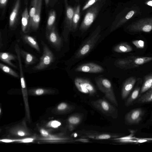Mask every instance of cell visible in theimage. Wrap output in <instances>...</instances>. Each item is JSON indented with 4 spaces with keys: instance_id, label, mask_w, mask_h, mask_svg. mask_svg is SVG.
<instances>
[{
    "instance_id": "obj_36",
    "label": "cell",
    "mask_w": 152,
    "mask_h": 152,
    "mask_svg": "<svg viewBox=\"0 0 152 152\" xmlns=\"http://www.w3.org/2000/svg\"><path fill=\"white\" fill-rule=\"evenodd\" d=\"M47 90L42 88H38L34 90V93L37 95H40L43 94Z\"/></svg>"
},
{
    "instance_id": "obj_39",
    "label": "cell",
    "mask_w": 152,
    "mask_h": 152,
    "mask_svg": "<svg viewBox=\"0 0 152 152\" xmlns=\"http://www.w3.org/2000/svg\"><path fill=\"white\" fill-rule=\"evenodd\" d=\"M134 13V11H131L128 13L125 16V18L126 19H129L133 15Z\"/></svg>"
},
{
    "instance_id": "obj_14",
    "label": "cell",
    "mask_w": 152,
    "mask_h": 152,
    "mask_svg": "<svg viewBox=\"0 0 152 152\" xmlns=\"http://www.w3.org/2000/svg\"><path fill=\"white\" fill-rule=\"evenodd\" d=\"M136 78L134 77L128 78L123 84L121 91V96L123 99H125L132 90L136 82Z\"/></svg>"
},
{
    "instance_id": "obj_24",
    "label": "cell",
    "mask_w": 152,
    "mask_h": 152,
    "mask_svg": "<svg viewBox=\"0 0 152 152\" xmlns=\"http://www.w3.org/2000/svg\"><path fill=\"white\" fill-rule=\"evenodd\" d=\"M135 103H143L152 102V87L142 95Z\"/></svg>"
},
{
    "instance_id": "obj_2",
    "label": "cell",
    "mask_w": 152,
    "mask_h": 152,
    "mask_svg": "<svg viewBox=\"0 0 152 152\" xmlns=\"http://www.w3.org/2000/svg\"><path fill=\"white\" fill-rule=\"evenodd\" d=\"M152 61V57L130 56L116 60L114 64L121 69H130L138 67L140 66Z\"/></svg>"
},
{
    "instance_id": "obj_32",
    "label": "cell",
    "mask_w": 152,
    "mask_h": 152,
    "mask_svg": "<svg viewBox=\"0 0 152 152\" xmlns=\"http://www.w3.org/2000/svg\"><path fill=\"white\" fill-rule=\"evenodd\" d=\"M8 0H0V8L1 14L3 16L5 13L6 9L7 4Z\"/></svg>"
},
{
    "instance_id": "obj_28",
    "label": "cell",
    "mask_w": 152,
    "mask_h": 152,
    "mask_svg": "<svg viewBox=\"0 0 152 152\" xmlns=\"http://www.w3.org/2000/svg\"><path fill=\"white\" fill-rule=\"evenodd\" d=\"M57 109L64 113H70L74 110L75 107L72 105L63 102L60 103L57 107Z\"/></svg>"
},
{
    "instance_id": "obj_41",
    "label": "cell",
    "mask_w": 152,
    "mask_h": 152,
    "mask_svg": "<svg viewBox=\"0 0 152 152\" xmlns=\"http://www.w3.org/2000/svg\"><path fill=\"white\" fill-rule=\"evenodd\" d=\"M18 134L20 136H23L25 135V132L22 131H19L17 132Z\"/></svg>"
},
{
    "instance_id": "obj_7",
    "label": "cell",
    "mask_w": 152,
    "mask_h": 152,
    "mask_svg": "<svg viewBox=\"0 0 152 152\" xmlns=\"http://www.w3.org/2000/svg\"><path fill=\"white\" fill-rule=\"evenodd\" d=\"M65 6V17L62 32L64 39L65 41L68 40L69 33L72 32V18L74 12V8L69 5L68 0H64Z\"/></svg>"
},
{
    "instance_id": "obj_30",
    "label": "cell",
    "mask_w": 152,
    "mask_h": 152,
    "mask_svg": "<svg viewBox=\"0 0 152 152\" xmlns=\"http://www.w3.org/2000/svg\"><path fill=\"white\" fill-rule=\"evenodd\" d=\"M0 68L4 72L14 77L18 78V74L15 71L9 66L1 63H0Z\"/></svg>"
},
{
    "instance_id": "obj_18",
    "label": "cell",
    "mask_w": 152,
    "mask_h": 152,
    "mask_svg": "<svg viewBox=\"0 0 152 152\" xmlns=\"http://www.w3.org/2000/svg\"><path fill=\"white\" fill-rule=\"evenodd\" d=\"M21 29L24 34L28 33L31 29L29 15L27 7H26L22 14Z\"/></svg>"
},
{
    "instance_id": "obj_31",
    "label": "cell",
    "mask_w": 152,
    "mask_h": 152,
    "mask_svg": "<svg viewBox=\"0 0 152 152\" xmlns=\"http://www.w3.org/2000/svg\"><path fill=\"white\" fill-rule=\"evenodd\" d=\"M100 0H87L82 8V11H84L88 9Z\"/></svg>"
},
{
    "instance_id": "obj_4",
    "label": "cell",
    "mask_w": 152,
    "mask_h": 152,
    "mask_svg": "<svg viewBox=\"0 0 152 152\" xmlns=\"http://www.w3.org/2000/svg\"><path fill=\"white\" fill-rule=\"evenodd\" d=\"M95 80L97 87L104 94L105 97L114 105L118 107V102L110 81L102 77L95 78Z\"/></svg>"
},
{
    "instance_id": "obj_45",
    "label": "cell",
    "mask_w": 152,
    "mask_h": 152,
    "mask_svg": "<svg viewBox=\"0 0 152 152\" xmlns=\"http://www.w3.org/2000/svg\"><path fill=\"white\" fill-rule=\"evenodd\" d=\"M28 0H24V4L26 5H27L28 3Z\"/></svg>"
},
{
    "instance_id": "obj_26",
    "label": "cell",
    "mask_w": 152,
    "mask_h": 152,
    "mask_svg": "<svg viewBox=\"0 0 152 152\" xmlns=\"http://www.w3.org/2000/svg\"><path fill=\"white\" fill-rule=\"evenodd\" d=\"M56 17L55 11L52 9L49 12L47 21L46 31L50 30L55 25Z\"/></svg>"
},
{
    "instance_id": "obj_6",
    "label": "cell",
    "mask_w": 152,
    "mask_h": 152,
    "mask_svg": "<svg viewBox=\"0 0 152 152\" xmlns=\"http://www.w3.org/2000/svg\"><path fill=\"white\" fill-rule=\"evenodd\" d=\"M43 52L39 63L33 68L35 70H41L50 66L55 61L56 58L53 53L47 45L41 41Z\"/></svg>"
},
{
    "instance_id": "obj_27",
    "label": "cell",
    "mask_w": 152,
    "mask_h": 152,
    "mask_svg": "<svg viewBox=\"0 0 152 152\" xmlns=\"http://www.w3.org/2000/svg\"><path fill=\"white\" fill-rule=\"evenodd\" d=\"M140 90V88L139 87H137L134 89L131 95L126 101V106L128 107L131 105L139 97Z\"/></svg>"
},
{
    "instance_id": "obj_40",
    "label": "cell",
    "mask_w": 152,
    "mask_h": 152,
    "mask_svg": "<svg viewBox=\"0 0 152 152\" xmlns=\"http://www.w3.org/2000/svg\"><path fill=\"white\" fill-rule=\"evenodd\" d=\"M1 141L4 142H13L12 140L8 139H3L0 140Z\"/></svg>"
},
{
    "instance_id": "obj_1",
    "label": "cell",
    "mask_w": 152,
    "mask_h": 152,
    "mask_svg": "<svg viewBox=\"0 0 152 152\" xmlns=\"http://www.w3.org/2000/svg\"><path fill=\"white\" fill-rule=\"evenodd\" d=\"M101 32V27L98 26L76 52L72 57L74 61H78L90 53L100 37Z\"/></svg>"
},
{
    "instance_id": "obj_10",
    "label": "cell",
    "mask_w": 152,
    "mask_h": 152,
    "mask_svg": "<svg viewBox=\"0 0 152 152\" xmlns=\"http://www.w3.org/2000/svg\"><path fill=\"white\" fill-rule=\"evenodd\" d=\"M144 114V111L141 108L133 109L126 114L125 117V123L129 125L138 124L141 120Z\"/></svg>"
},
{
    "instance_id": "obj_9",
    "label": "cell",
    "mask_w": 152,
    "mask_h": 152,
    "mask_svg": "<svg viewBox=\"0 0 152 152\" xmlns=\"http://www.w3.org/2000/svg\"><path fill=\"white\" fill-rule=\"evenodd\" d=\"M47 39L52 47L57 51L61 49L63 45V39L59 35L55 25L50 30L46 31Z\"/></svg>"
},
{
    "instance_id": "obj_38",
    "label": "cell",
    "mask_w": 152,
    "mask_h": 152,
    "mask_svg": "<svg viewBox=\"0 0 152 152\" xmlns=\"http://www.w3.org/2000/svg\"><path fill=\"white\" fill-rule=\"evenodd\" d=\"M40 132L42 136L44 137H47L49 135L48 132L45 129H41Z\"/></svg>"
},
{
    "instance_id": "obj_22",
    "label": "cell",
    "mask_w": 152,
    "mask_h": 152,
    "mask_svg": "<svg viewBox=\"0 0 152 152\" xmlns=\"http://www.w3.org/2000/svg\"><path fill=\"white\" fill-rule=\"evenodd\" d=\"M22 38L26 43L34 49L39 52H40V50L36 38L32 36L27 34L22 36Z\"/></svg>"
},
{
    "instance_id": "obj_8",
    "label": "cell",
    "mask_w": 152,
    "mask_h": 152,
    "mask_svg": "<svg viewBox=\"0 0 152 152\" xmlns=\"http://www.w3.org/2000/svg\"><path fill=\"white\" fill-rule=\"evenodd\" d=\"M74 82L76 87L81 92L88 94L90 96H94L96 94L95 87L88 79L77 77L75 79Z\"/></svg>"
},
{
    "instance_id": "obj_12",
    "label": "cell",
    "mask_w": 152,
    "mask_h": 152,
    "mask_svg": "<svg viewBox=\"0 0 152 152\" xmlns=\"http://www.w3.org/2000/svg\"><path fill=\"white\" fill-rule=\"evenodd\" d=\"M104 69L101 66L94 63H88L80 65L76 67L77 72L97 73H102Z\"/></svg>"
},
{
    "instance_id": "obj_43",
    "label": "cell",
    "mask_w": 152,
    "mask_h": 152,
    "mask_svg": "<svg viewBox=\"0 0 152 152\" xmlns=\"http://www.w3.org/2000/svg\"><path fill=\"white\" fill-rule=\"evenodd\" d=\"M46 5L48 7L49 2V0H45Z\"/></svg>"
},
{
    "instance_id": "obj_16",
    "label": "cell",
    "mask_w": 152,
    "mask_h": 152,
    "mask_svg": "<svg viewBox=\"0 0 152 152\" xmlns=\"http://www.w3.org/2000/svg\"><path fill=\"white\" fill-rule=\"evenodd\" d=\"M15 50L19 62L20 70V83L22 89L23 93H24V94H26L27 93L26 87L23 71L21 61V56L20 52V49L17 43L15 45Z\"/></svg>"
},
{
    "instance_id": "obj_23",
    "label": "cell",
    "mask_w": 152,
    "mask_h": 152,
    "mask_svg": "<svg viewBox=\"0 0 152 152\" xmlns=\"http://www.w3.org/2000/svg\"><path fill=\"white\" fill-rule=\"evenodd\" d=\"M80 18V6L78 4L74 8V12L72 18V32L76 31Z\"/></svg>"
},
{
    "instance_id": "obj_37",
    "label": "cell",
    "mask_w": 152,
    "mask_h": 152,
    "mask_svg": "<svg viewBox=\"0 0 152 152\" xmlns=\"http://www.w3.org/2000/svg\"><path fill=\"white\" fill-rule=\"evenodd\" d=\"M74 141L75 142H81L84 143H88L90 142L88 139L83 138L74 140Z\"/></svg>"
},
{
    "instance_id": "obj_3",
    "label": "cell",
    "mask_w": 152,
    "mask_h": 152,
    "mask_svg": "<svg viewBox=\"0 0 152 152\" xmlns=\"http://www.w3.org/2000/svg\"><path fill=\"white\" fill-rule=\"evenodd\" d=\"M105 0H100L88 9L79 28L82 32L86 31L92 24Z\"/></svg>"
},
{
    "instance_id": "obj_33",
    "label": "cell",
    "mask_w": 152,
    "mask_h": 152,
    "mask_svg": "<svg viewBox=\"0 0 152 152\" xmlns=\"http://www.w3.org/2000/svg\"><path fill=\"white\" fill-rule=\"evenodd\" d=\"M132 43L138 48H143L145 46L144 42L141 40L133 41Z\"/></svg>"
},
{
    "instance_id": "obj_15",
    "label": "cell",
    "mask_w": 152,
    "mask_h": 152,
    "mask_svg": "<svg viewBox=\"0 0 152 152\" xmlns=\"http://www.w3.org/2000/svg\"><path fill=\"white\" fill-rule=\"evenodd\" d=\"M84 115L80 113H75L70 115L67 120L68 125L70 131L74 130L83 121Z\"/></svg>"
},
{
    "instance_id": "obj_21",
    "label": "cell",
    "mask_w": 152,
    "mask_h": 152,
    "mask_svg": "<svg viewBox=\"0 0 152 152\" xmlns=\"http://www.w3.org/2000/svg\"><path fill=\"white\" fill-rule=\"evenodd\" d=\"M152 87V73L146 75L140 90L139 97L142 94Z\"/></svg>"
},
{
    "instance_id": "obj_13",
    "label": "cell",
    "mask_w": 152,
    "mask_h": 152,
    "mask_svg": "<svg viewBox=\"0 0 152 152\" xmlns=\"http://www.w3.org/2000/svg\"><path fill=\"white\" fill-rule=\"evenodd\" d=\"M120 134L97 132H88L84 133L81 137L83 138H88L94 140L112 139L121 136Z\"/></svg>"
},
{
    "instance_id": "obj_34",
    "label": "cell",
    "mask_w": 152,
    "mask_h": 152,
    "mask_svg": "<svg viewBox=\"0 0 152 152\" xmlns=\"http://www.w3.org/2000/svg\"><path fill=\"white\" fill-rule=\"evenodd\" d=\"M13 142H21L28 143L32 142L34 139L32 138H26L19 140H12Z\"/></svg>"
},
{
    "instance_id": "obj_19",
    "label": "cell",
    "mask_w": 152,
    "mask_h": 152,
    "mask_svg": "<svg viewBox=\"0 0 152 152\" xmlns=\"http://www.w3.org/2000/svg\"><path fill=\"white\" fill-rule=\"evenodd\" d=\"M20 52L21 57L24 60L25 66L26 67L36 63L38 61L37 58L32 54L20 49Z\"/></svg>"
},
{
    "instance_id": "obj_42",
    "label": "cell",
    "mask_w": 152,
    "mask_h": 152,
    "mask_svg": "<svg viewBox=\"0 0 152 152\" xmlns=\"http://www.w3.org/2000/svg\"><path fill=\"white\" fill-rule=\"evenodd\" d=\"M2 38L1 37V34L0 32V48L1 49L3 46V44L2 43Z\"/></svg>"
},
{
    "instance_id": "obj_35",
    "label": "cell",
    "mask_w": 152,
    "mask_h": 152,
    "mask_svg": "<svg viewBox=\"0 0 152 152\" xmlns=\"http://www.w3.org/2000/svg\"><path fill=\"white\" fill-rule=\"evenodd\" d=\"M49 125L50 126L54 128L58 127L61 125V123L56 120L53 121L49 123Z\"/></svg>"
},
{
    "instance_id": "obj_29",
    "label": "cell",
    "mask_w": 152,
    "mask_h": 152,
    "mask_svg": "<svg viewBox=\"0 0 152 152\" xmlns=\"http://www.w3.org/2000/svg\"><path fill=\"white\" fill-rule=\"evenodd\" d=\"M38 1L39 0H31V2L29 12V23L31 29L32 19L35 13L38 3Z\"/></svg>"
},
{
    "instance_id": "obj_44",
    "label": "cell",
    "mask_w": 152,
    "mask_h": 152,
    "mask_svg": "<svg viewBox=\"0 0 152 152\" xmlns=\"http://www.w3.org/2000/svg\"><path fill=\"white\" fill-rule=\"evenodd\" d=\"M147 4L148 5L152 6V1H149L148 3Z\"/></svg>"
},
{
    "instance_id": "obj_25",
    "label": "cell",
    "mask_w": 152,
    "mask_h": 152,
    "mask_svg": "<svg viewBox=\"0 0 152 152\" xmlns=\"http://www.w3.org/2000/svg\"><path fill=\"white\" fill-rule=\"evenodd\" d=\"M132 47L125 42L120 43L113 48V50L118 53H128L132 51Z\"/></svg>"
},
{
    "instance_id": "obj_11",
    "label": "cell",
    "mask_w": 152,
    "mask_h": 152,
    "mask_svg": "<svg viewBox=\"0 0 152 152\" xmlns=\"http://www.w3.org/2000/svg\"><path fill=\"white\" fill-rule=\"evenodd\" d=\"M21 0H14L12 8L9 18V25L12 30L16 27L20 7Z\"/></svg>"
},
{
    "instance_id": "obj_46",
    "label": "cell",
    "mask_w": 152,
    "mask_h": 152,
    "mask_svg": "<svg viewBox=\"0 0 152 152\" xmlns=\"http://www.w3.org/2000/svg\"><path fill=\"white\" fill-rule=\"evenodd\" d=\"M55 2H57L58 0H54Z\"/></svg>"
},
{
    "instance_id": "obj_20",
    "label": "cell",
    "mask_w": 152,
    "mask_h": 152,
    "mask_svg": "<svg viewBox=\"0 0 152 152\" xmlns=\"http://www.w3.org/2000/svg\"><path fill=\"white\" fill-rule=\"evenodd\" d=\"M16 59H18L17 56L12 53L8 52H1L0 53L1 61L15 68H17V67L11 61Z\"/></svg>"
},
{
    "instance_id": "obj_5",
    "label": "cell",
    "mask_w": 152,
    "mask_h": 152,
    "mask_svg": "<svg viewBox=\"0 0 152 152\" xmlns=\"http://www.w3.org/2000/svg\"><path fill=\"white\" fill-rule=\"evenodd\" d=\"M92 105L105 115L116 119L118 117L117 109L104 99H99L91 102Z\"/></svg>"
},
{
    "instance_id": "obj_17",
    "label": "cell",
    "mask_w": 152,
    "mask_h": 152,
    "mask_svg": "<svg viewBox=\"0 0 152 152\" xmlns=\"http://www.w3.org/2000/svg\"><path fill=\"white\" fill-rule=\"evenodd\" d=\"M42 3V0H39L35 13L33 18L31 24V28L33 31L37 30L39 27Z\"/></svg>"
}]
</instances>
